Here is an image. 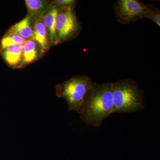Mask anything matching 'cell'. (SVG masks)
I'll return each instance as SVG.
<instances>
[{
    "label": "cell",
    "mask_w": 160,
    "mask_h": 160,
    "mask_svg": "<svg viewBox=\"0 0 160 160\" xmlns=\"http://www.w3.org/2000/svg\"><path fill=\"white\" fill-rule=\"evenodd\" d=\"M25 3L28 14L32 21L42 18L51 7L52 2L43 0H26Z\"/></svg>",
    "instance_id": "ba28073f"
},
{
    "label": "cell",
    "mask_w": 160,
    "mask_h": 160,
    "mask_svg": "<svg viewBox=\"0 0 160 160\" xmlns=\"http://www.w3.org/2000/svg\"><path fill=\"white\" fill-rule=\"evenodd\" d=\"M52 5L49 10L43 16V23L48 32L50 45H56V36L55 33V23L60 8L52 3Z\"/></svg>",
    "instance_id": "52a82bcc"
},
{
    "label": "cell",
    "mask_w": 160,
    "mask_h": 160,
    "mask_svg": "<svg viewBox=\"0 0 160 160\" xmlns=\"http://www.w3.org/2000/svg\"><path fill=\"white\" fill-rule=\"evenodd\" d=\"M95 82L87 76H76L58 84L56 95L66 100L69 110L79 113L84 98Z\"/></svg>",
    "instance_id": "3957f363"
},
{
    "label": "cell",
    "mask_w": 160,
    "mask_h": 160,
    "mask_svg": "<svg viewBox=\"0 0 160 160\" xmlns=\"http://www.w3.org/2000/svg\"><path fill=\"white\" fill-rule=\"evenodd\" d=\"M74 9H60L56 20V45L72 39L81 32L82 27Z\"/></svg>",
    "instance_id": "277c9868"
},
{
    "label": "cell",
    "mask_w": 160,
    "mask_h": 160,
    "mask_svg": "<svg viewBox=\"0 0 160 160\" xmlns=\"http://www.w3.org/2000/svg\"><path fill=\"white\" fill-rule=\"evenodd\" d=\"M150 8V12L149 19L152 20L156 23L158 26H160V9L156 7L149 6Z\"/></svg>",
    "instance_id": "5bb4252c"
},
{
    "label": "cell",
    "mask_w": 160,
    "mask_h": 160,
    "mask_svg": "<svg viewBox=\"0 0 160 160\" xmlns=\"http://www.w3.org/2000/svg\"><path fill=\"white\" fill-rule=\"evenodd\" d=\"M32 40L38 45L42 55L48 51L50 46L49 35L43 23L42 18L33 21Z\"/></svg>",
    "instance_id": "8992f818"
},
{
    "label": "cell",
    "mask_w": 160,
    "mask_h": 160,
    "mask_svg": "<svg viewBox=\"0 0 160 160\" xmlns=\"http://www.w3.org/2000/svg\"><path fill=\"white\" fill-rule=\"evenodd\" d=\"M39 47L33 40H27L23 45L22 61L20 66L30 64L36 61L40 54Z\"/></svg>",
    "instance_id": "8fae6325"
},
{
    "label": "cell",
    "mask_w": 160,
    "mask_h": 160,
    "mask_svg": "<svg viewBox=\"0 0 160 160\" xmlns=\"http://www.w3.org/2000/svg\"><path fill=\"white\" fill-rule=\"evenodd\" d=\"M1 52L3 59L9 66H16L22 63L23 46H9L1 50Z\"/></svg>",
    "instance_id": "30bf717a"
},
{
    "label": "cell",
    "mask_w": 160,
    "mask_h": 160,
    "mask_svg": "<svg viewBox=\"0 0 160 160\" xmlns=\"http://www.w3.org/2000/svg\"><path fill=\"white\" fill-rule=\"evenodd\" d=\"M26 41L17 35L7 32L1 40V50L9 46H23Z\"/></svg>",
    "instance_id": "7c38bea8"
},
{
    "label": "cell",
    "mask_w": 160,
    "mask_h": 160,
    "mask_svg": "<svg viewBox=\"0 0 160 160\" xmlns=\"http://www.w3.org/2000/svg\"><path fill=\"white\" fill-rule=\"evenodd\" d=\"M77 2L75 0H55L52 3L60 9H65L75 7Z\"/></svg>",
    "instance_id": "4fadbf2b"
},
{
    "label": "cell",
    "mask_w": 160,
    "mask_h": 160,
    "mask_svg": "<svg viewBox=\"0 0 160 160\" xmlns=\"http://www.w3.org/2000/svg\"><path fill=\"white\" fill-rule=\"evenodd\" d=\"M114 11L119 22L128 24L138 20L149 19L150 8L137 0H118L115 4Z\"/></svg>",
    "instance_id": "5b68a950"
},
{
    "label": "cell",
    "mask_w": 160,
    "mask_h": 160,
    "mask_svg": "<svg viewBox=\"0 0 160 160\" xmlns=\"http://www.w3.org/2000/svg\"><path fill=\"white\" fill-rule=\"evenodd\" d=\"M113 113L112 84L95 82L84 98L80 117L88 125L99 127L106 118Z\"/></svg>",
    "instance_id": "6da1fadb"
},
{
    "label": "cell",
    "mask_w": 160,
    "mask_h": 160,
    "mask_svg": "<svg viewBox=\"0 0 160 160\" xmlns=\"http://www.w3.org/2000/svg\"><path fill=\"white\" fill-rule=\"evenodd\" d=\"M33 22L31 18L27 15L22 20L12 26L7 32L17 35L26 41L32 40Z\"/></svg>",
    "instance_id": "9c48e42d"
},
{
    "label": "cell",
    "mask_w": 160,
    "mask_h": 160,
    "mask_svg": "<svg viewBox=\"0 0 160 160\" xmlns=\"http://www.w3.org/2000/svg\"><path fill=\"white\" fill-rule=\"evenodd\" d=\"M112 84L113 113H130L145 108L144 92L134 81L119 80Z\"/></svg>",
    "instance_id": "7a4b0ae2"
}]
</instances>
